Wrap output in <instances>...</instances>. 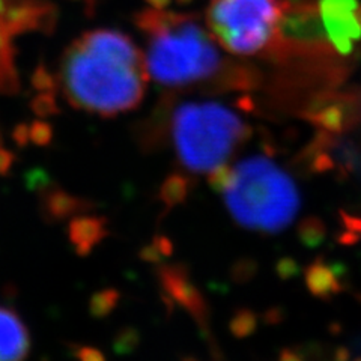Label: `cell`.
<instances>
[{"label": "cell", "mask_w": 361, "mask_h": 361, "mask_svg": "<svg viewBox=\"0 0 361 361\" xmlns=\"http://www.w3.org/2000/svg\"><path fill=\"white\" fill-rule=\"evenodd\" d=\"M146 82L145 54L116 29L85 32L62 58L61 86L66 99L92 115L110 118L135 109Z\"/></svg>", "instance_id": "cell-1"}, {"label": "cell", "mask_w": 361, "mask_h": 361, "mask_svg": "<svg viewBox=\"0 0 361 361\" xmlns=\"http://www.w3.org/2000/svg\"><path fill=\"white\" fill-rule=\"evenodd\" d=\"M135 26L148 38L145 65L148 77L166 87H188L217 82L241 89L243 65H224L216 39L195 16L145 9Z\"/></svg>", "instance_id": "cell-2"}, {"label": "cell", "mask_w": 361, "mask_h": 361, "mask_svg": "<svg viewBox=\"0 0 361 361\" xmlns=\"http://www.w3.org/2000/svg\"><path fill=\"white\" fill-rule=\"evenodd\" d=\"M231 217L245 229L277 233L301 207L295 180L267 155H253L212 176Z\"/></svg>", "instance_id": "cell-3"}, {"label": "cell", "mask_w": 361, "mask_h": 361, "mask_svg": "<svg viewBox=\"0 0 361 361\" xmlns=\"http://www.w3.org/2000/svg\"><path fill=\"white\" fill-rule=\"evenodd\" d=\"M250 127L238 111L217 101H185L169 121V139L179 166L211 178L228 167Z\"/></svg>", "instance_id": "cell-4"}, {"label": "cell", "mask_w": 361, "mask_h": 361, "mask_svg": "<svg viewBox=\"0 0 361 361\" xmlns=\"http://www.w3.org/2000/svg\"><path fill=\"white\" fill-rule=\"evenodd\" d=\"M286 4L281 0H211L207 26L224 50L252 56L268 49Z\"/></svg>", "instance_id": "cell-5"}, {"label": "cell", "mask_w": 361, "mask_h": 361, "mask_svg": "<svg viewBox=\"0 0 361 361\" xmlns=\"http://www.w3.org/2000/svg\"><path fill=\"white\" fill-rule=\"evenodd\" d=\"M358 8V0H321L318 5L326 41L342 56L351 54L354 44L361 39Z\"/></svg>", "instance_id": "cell-6"}, {"label": "cell", "mask_w": 361, "mask_h": 361, "mask_svg": "<svg viewBox=\"0 0 361 361\" xmlns=\"http://www.w3.org/2000/svg\"><path fill=\"white\" fill-rule=\"evenodd\" d=\"M32 351V336L21 314L0 304V361H26Z\"/></svg>", "instance_id": "cell-7"}, {"label": "cell", "mask_w": 361, "mask_h": 361, "mask_svg": "<svg viewBox=\"0 0 361 361\" xmlns=\"http://www.w3.org/2000/svg\"><path fill=\"white\" fill-rule=\"evenodd\" d=\"M146 4L154 9H166L172 4V0H146Z\"/></svg>", "instance_id": "cell-8"}, {"label": "cell", "mask_w": 361, "mask_h": 361, "mask_svg": "<svg viewBox=\"0 0 361 361\" xmlns=\"http://www.w3.org/2000/svg\"><path fill=\"white\" fill-rule=\"evenodd\" d=\"M357 18H358V21H360V25H361V5H360V8L357 9Z\"/></svg>", "instance_id": "cell-9"}, {"label": "cell", "mask_w": 361, "mask_h": 361, "mask_svg": "<svg viewBox=\"0 0 361 361\" xmlns=\"http://www.w3.org/2000/svg\"><path fill=\"white\" fill-rule=\"evenodd\" d=\"M176 2H178V4H180V5H187V4H190V2H191V0H176Z\"/></svg>", "instance_id": "cell-10"}]
</instances>
